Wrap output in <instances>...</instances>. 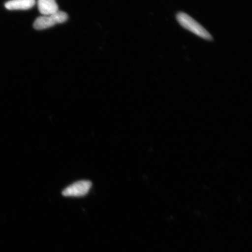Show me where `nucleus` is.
<instances>
[{
  "instance_id": "obj_5",
  "label": "nucleus",
  "mask_w": 252,
  "mask_h": 252,
  "mask_svg": "<svg viewBox=\"0 0 252 252\" xmlns=\"http://www.w3.org/2000/svg\"><path fill=\"white\" fill-rule=\"evenodd\" d=\"M37 5L40 13L43 15L52 14L59 11L56 0H37Z\"/></svg>"
},
{
  "instance_id": "obj_1",
  "label": "nucleus",
  "mask_w": 252,
  "mask_h": 252,
  "mask_svg": "<svg viewBox=\"0 0 252 252\" xmlns=\"http://www.w3.org/2000/svg\"><path fill=\"white\" fill-rule=\"evenodd\" d=\"M179 24L185 29L190 31L198 36L207 40H213L211 34L201 25L188 14L180 12L176 15Z\"/></svg>"
},
{
  "instance_id": "obj_3",
  "label": "nucleus",
  "mask_w": 252,
  "mask_h": 252,
  "mask_svg": "<svg viewBox=\"0 0 252 252\" xmlns=\"http://www.w3.org/2000/svg\"><path fill=\"white\" fill-rule=\"evenodd\" d=\"M91 187H92V184L90 181H79L66 188L63 191L62 194L64 196H84L88 193Z\"/></svg>"
},
{
  "instance_id": "obj_4",
  "label": "nucleus",
  "mask_w": 252,
  "mask_h": 252,
  "mask_svg": "<svg viewBox=\"0 0 252 252\" xmlns=\"http://www.w3.org/2000/svg\"><path fill=\"white\" fill-rule=\"evenodd\" d=\"M35 4V0H10L5 3V7L9 10H26Z\"/></svg>"
},
{
  "instance_id": "obj_2",
  "label": "nucleus",
  "mask_w": 252,
  "mask_h": 252,
  "mask_svg": "<svg viewBox=\"0 0 252 252\" xmlns=\"http://www.w3.org/2000/svg\"><path fill=\"white\" fill-rule=\"evenodd\" d=\"M68 18V15L65 12L59 10L55 13L37 18L34 21L33 27L37 30H45L56 24L65 23Z\"/></svg>"
}]
</instances>
